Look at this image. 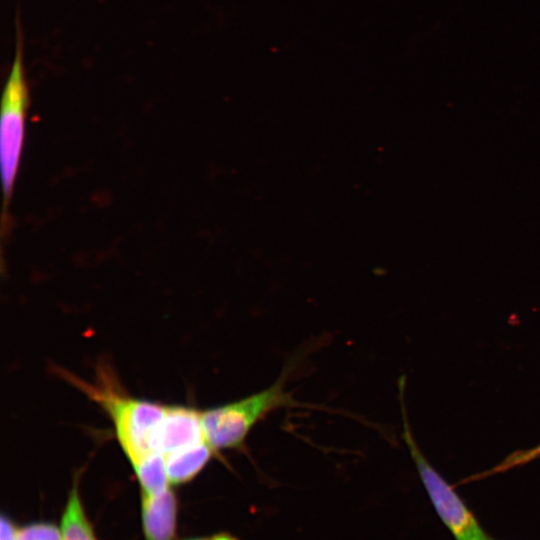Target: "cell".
Masks as SVG:
<instances>
[{
	"instance_id": "obj_1",
	"label": "cell",
	"mask_w": 540,
	"mask_h": 540,
	"mask_svg": "<svg viewBox=\"0 0 540 540\" xmlns=\"http://www.w3.org/2000/svg\"><path fill=\"white\" fill-rule=\"evenodd\" d=\"M56 373L106 412L120 447L132 466L145 457L160 454V432L166 405L132 397L105 361L98 364L92 382L65 369L57 368Z\"/></svg>"
},
{
	"instance_id": "obj_2",
	"label": "cell",
	"mask_w": 540,
	"mask_h": 540,
	"mask_svg": "<svg viewBox=\"0 0 540 540\" xmlns=\"http://www.w3.org/2000/svg\"><path fill=\"white\" fill-rule=\"evenodd\" d=\"M297 402L285 388L283 377L269 387L239 400L202 410L207 442L215 451L241 450L252 429L271 413Z\"/></svg>"
},
{
	"instance_id": "obj_3",
	"label": "cell",
	"mask_w": 540,
	"mask_h": 540,
	"mask_svg": "<svg viewBox=\"0 0 540 540\" xmlns=\"http://www.w3.org/2000/svg\"><path fill=\"white\" fill-rule=\"evenodd\" d=\"M17 22L16 49L1 100L0 156L6 208L15 184L23 150L29 89L23 62V38Z\"/></svg>"
},
{
	"instance_id": "obj_4",
	"label": "cell",
	"mask_w": 540,
	"mask_h": 540,
	"mask_svg": "<svg viewBox=\"0 0 540 540\" xmlns=\"http://www.w3.org/2000/svg\"><path fill=\"white\" fill-rule=\"evenodd\" d=\"M399 392L403 419V439L437 514L456 540H492L454 489L423 455L415 441L404 404L403 377L399 382Z\"/></svg>"
},
{
	"instance_id": "obj_5",
	"label": "cell",
	"mask_w": 540,
	"mask_h": 540,
	"mask_svg": "<svg viewBox=\"0 0 540 540\" xmlns=\"http://www.w3.org/2000/svg\"><path fill=\"white\" fill-rule=\"evenodd\" d=\"M201 410L183 405H166L160 432V454L164 457L181 448L207 442Z\"/></svg>"
},
{
	"instance_id": "obj_6",
	"label": "cell",
	"mask_w": 540,
	"mask_h": 540,
	"mask_svg": "<svg viewBox=\"0 0 540 540\" xmlns=\"http://www.w3.org/2000/svg\"><path fill=\"white\" fill-rule=\"evenodd\" d=\"M141 509L146 540H173L176 531L177 501L169 487L155 494L142 493Z\"/></svg>"
},
{
	"instance_id": "obj_7",
	"label": "cell",
	"mask_w": 540,
	"mask_h": 540,
	"mask_svg": "<svg viewBox=\"0 0 540 540\" xmlns=\"http://www.w3.org/2000/svg\"><path fill=\"white\" fill-rule=\"evenodd\" d=\"M215 454L208 442L197 443L167 454L164 459L169 484L191 481Z\"/></svg>"
},
{
	"instance_id": "obj_8",
	"label": "cell",
	"mask_w": 540,
	"mask_h": 540,
	"mask_svg": "<svg viewBox=\"0 0 540 540\" xmlns=\"http://www.w3.org/2000/svg\"><path fill=\"white\" fill-rule=\"evenodd\" d=\"M60 528L62 540H97L76 486L69 493Z\"/></svg>"
},
{
	"instance_id": "obj_9",
	"label": "cell",
	"mask_w": 540,
	"mask_h": 540,
	"mask_svg": "<svg viewBox=\"0 0 540 540\" xmlns=\"http://www.w3.org/2000/svg\"><path fill=\"white\" fill-rule=\"evenodd\" d=\"M16 540H62L61 528L46 522L30 523L17 529Z\"/></svg>"
},
{
	"instance_id": "obj_10",
	"label": "cell",
	"mask_w": 540,
	"mask_h": 540,
	"mask_svg": "<svg viewBox=\"0 0 540 540\" xmlns=\"http://www.w3.org/2000/svg\"><path fill=\"white\" fill-rule=\"evenodd\" d=\"M538 457H540V444L527 450L514 452L500 463V468L505 471L515 466L525 464Z\"/></svg>"
},
{
	"instance_id": "obj_11",
	"label": "cell",
	"mask_w": 540,
	"mask_h": 540,
	"mask_svg": "<svg viewBox=\"0 0 540 540\" xmlns=\"http://www.w3.org/2000/svg\"><path fill=\"white\" fill-rule=\"evenodd\" d=\"M1 540H16L17 529L12 521L4 514L1 517Z\"/></svg>"
},
{
	"instance_id": "obj_12",
	"label": "cell",
	"mask_w": 540,
	"mask_h": 540,
	"mask_svg": "<svg viewBox=\"0 0 540 540\" xmlns=\"http://www.w3.org/2000/svg\"><path fill=\"white\" fill-rule=\"evenodd\" d=\"M190 540H238V539L230 534L220 533V534H216L210 537L195 538V539H190Z\"/></svg>"
}]
</instances>
